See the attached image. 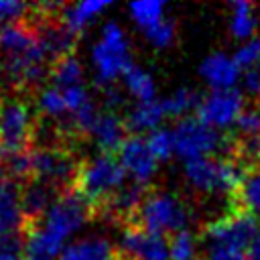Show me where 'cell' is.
I'll list each match as a JSON object with an SVG mask.
<instances>
[{"label":"cell","instance_id":"obj_1","mask_svg":"<svg viewBox=\"0 0 260 260\" xmlns=\"http://www.w3.org/2000/svg\"><path fill=\"white\" fill-rule=\"evenodd\" d=\"M126 183V171L116 154H93L81 158L73 189L89 203L91 213L122 185Z\"/></svg>","mask_w":260,"mask_h":260},{"label":"cell","instance_id":"obj_2","mask_svg":"<svg viewBox=\"0 0 260 260\" xmlns=\"http://www.w3.org/2000/svg\"><path fill=\"white\" fill-rule=\"evenodd\" d=\"M39 114L24 95H10L0 112V162L35 146Z\"/></svg>","mask_w":260,"mask_h":260},{"label":"cell","instance_id":"obj_3","mask_svg":"<svg viewBox=\"0 0 260 260\" xmlns=\"http://www.w3.org/2000/svg\"><path fill=\"white\" fill-rule=\"evenodd\" d=\"M189 221H191V211L183 199H179L175 193L150 187L130 223H136L148 232L171 238L179 232L189 230Z\"/></svg>","mask_w":260,"mask_h":260},{"label":"cell","instance_id":"obj_4","mask_svg":"<svg viewBox=\"0 0 260 260\" xmlns=\"http://www.w3.org/2000/svg\"><path fill=\"white\" fill-rule=\"evenodd\" d=\"M244 175L246 173L240 162L228 156H201L185 160V177L189 185L207 195L238 193Z\"/></svg>","mask_w":260,"mask_h":260},{"label":"cell","instance_id":"obj_5","mask_svg":"<svg viewBox=\"0 0 260 260\" xmlns=\"http://www.w3.org/2000/svg\"><path fill=\"white\" fill-rule=\"evenodd\" d=\"M258 219L252 217L250 213L238 209L223 213L221 217L213 219L205 232H203V242L205 250H232V252H248V246L258 230Z\"/></svg>","mask_w":260,"mask_h":260},{"label":"cell","instance_id":"obj_6","mask_svg":"<svg viewBox=\"0 0 260 260\" xmlns=\"http://www.w3.org/2000/svg\"><path fill=\"white\" fill-rule=\"evenodd\" d=\"M175 152L185 160L201 158V156H219L217 152L225 150V136L201 122L197 116L181 118L173 128Z\"/></svg>","mask_w":260,"mask_h":260},{"label":"cell","instance_id":"obj_7","mask_svg":"<svg viewBox=\"0 0 260 260\" xmlns=\"http://www.w3.org/2000/svg\"><path fill=\"white\" fill-rule=\"evenodd\" d=\"M93 65L98 69V79L102 83H110L118 75L126 71L132 63L128 55V43L124 39L122 28L116 22H108L102 32V41L93 47Z\"/></svg>","mask_w":260,"mask_h":260},{"label":"cell","instance_id":"obj_8","mask_svg":"<svg viewBox=\"0 0 260 260\" xmlns=\"http://www.w3.org/2000/svg\"><path fill=\"white\" fill-rule=\"evenodd\" d=\"M244 110H246L244 93L238 87H234V89H211L205 98H201V104L195 114L201 122L221 132L225 128L236 126Z\"/></svg>","mask_w":260,"mask_h":260},{"label":"cell","instance_id":"obj_9","mask_svg":"<svg viewBox=\"0 0 260 260\" xmlns=\"http://www.w3.org/2000/svg\"><path fill=\"white\" fill-rule=\"evenodd\" d=\"M120 260H171V244L167 236L148 232L136 223L122 225Z\"/></svg>","mask_w":260,"mask_h":260},{"label":"cell","instance_id":"obj_10","mask_svg":"<svg viewBox=\"0 0 260 260\" xmlns=\"http://www.w3.org/2000/svg\"><path fill=\"white\" fill-rule=\"evenodd\" d=\"M118 160L124 167V171L132 175V181L140 185H148V181L156 171V158L150 152L146 138L142 136L130 134L118 150Z\"/></svg>","mask_w":260,"mask_h":260},{"label":"cell","instance_id":"obj_11","mask_svg":"<svg viewBox=\"0 0 260 260\" xmlns=\"http://www.w3.org/2000/svg\"><path fill=\"white\" fill-rule=\"evenodd\" d=\"M199 73L211 89H234L242 79V69L236 63L234 55H225V53L207 55L201 61Z\"/></svg>","mask_w":260,"mask_h":260},{"label":"cell","instance_id":"obj_12","mask_svg":"<svg viewBox=\"0 0 260 260\" xmlns=\"http://www.w3.org/2000/svg\"><path fill=\"white\" fill-rule=\"evenodd\" d=\"M24 217L20 207V183L12 177L0 181V236L22 230Z\"/></svg>","mask_w":260,"mask_h":260},{"label":"cell","instance_id":"obj_13","mask_svg":"<svg viewBox=\"0 0 260 260\" xmlns=\"http://www.w3.org/2000/svg\"><path fill=\"white\" fill-rule=\"evenodd\" d=\"M128 130L124 124V118H120L116 112H102L98 116V122L93 126L91 138L98 142L100 150L106 154H118L120 146L128 138Z\"/></svg>","mask_w":260,"mask_h":260},{"label":"cell","instance_id":"obj_14","mask_svg":"<svg viewBox=\"0 0 260 260\" xmlns=\"http://www.w3.org/2000/svg\"><path fill=\"white\" fill-rule=\"evenodd\" d=\"M59 260H120V252L106 238H87L67 246Z\"/></svg>","mask_w":260,"mask_h":260},{"label":"cell","instance_id":"obj_15","mask_svg":"<svg viewBox=\"0 0 260 260\" xmlns=\"http://www.w3.org/2000/svg\"><path fill=\"white\" fill-rule=\"evenodd\" d=\"M165 118V110H162V102L154 100V102H146V104H138L126 118V130L128 134L140 136V132L144 130H152L158 126V122Z\"/></svg>","mask_w":260,"mask_h":260},{"label":"cell","instance_id":"obj_16","mask_svg":"<svg viewBox=\"0 0 260 260\" xmlns=\"http://www.w3.org/2000/svg\"><path fill=\"white\" fill-rule=\"evenodd\" d=\"M108 6H110L108 0H85V2H77V4H63L61 16L75 32H81Z\"/></svg>","mask_w":260,"mask_h":260},{"label":"cell","instance_id":"obj_17","mask_svg":"<svg viewBox=\"0 0 260 260\" xmlns=\"http://www.w3.org/2000/svg\"><path fill=\"white\" fill-rule=\"evenodd\" d=\"M258 30V16L250 2L238 0L232 4V18H230V32L240 39L242 43L256 37Z\"/></svg>","mask_w":260,"mask_h":260},{"label":"cell","instance_id":"obj_18","mask_svg":"<svg viewBox=\"0 0 260 260\" xmlns=\"http://www.w3.org/2000/svg\"><path fill=\"white\" fill-rule=\"evenodd\" d=\"M236 197L242 211L250 213L256 219L260 217V169H252L244 175Z\"/></svg>","mask_w":260,"mask_h":260},{"label":"cell","instance_id":"obj_19","mask_svg":"<svg viewBox=\"0 0 260 260\" xmlns=\"http://www.w3.org/2000/svg\"><path fill=\"white\" fill-rule=\"evenodd\" d=\"M199 104H201V98L197 91L189 87H179L167 100H162V110H165V116L169 118H187L189 112H197Z\"/></svg>","mask_w":260,"mask_h":260},{"label":"cell","instance_id":"obj_20","mask_svg":"<svg viewBox=\"0 0 260 260\" xmlns=\"http://www.w3.org/2000/svg\"><path fill=\"white\" fill-rule=\"evenodd\" d=\"M81 79H83V69H81L79 61L75 59V55L63 57L51 65L49 81H53L57 89H67V87L79 85Z\"/></svg>","mask_w":260,"mask_h":260},{"label":"cell","instance_id":"obj_21","mask_svg":"<svg viewBox=\"0 0 260 260\" xmlns=\"http://www.w3.org/2000/svg\"><path fill=\"white\" fill-rule=\"evenodd\" d=\"M122 75H124L126 87L132 91V95H136V98L140 100V104L154 102V93H156L154 81H152V77H150L144 69H140L138 65L130 63Z\"/></svg>","mask_w":260,"mask_h":260},{"label":"cell","instance_id":"obj_22","mask_svg":"<svg viewBox=\"0 0 260 260\" xmlns=\"http://www.w3.org/2000/svg\"><path fill=\"white\" fill-rule=\"evenodd\" d=\"M37 112H39V116L49 118V120L67 116L69 110H67L63 91L57 89L55 85L53 87H43L39 91V95H37Z\"/></svg>","mask_w":260,"mask_h":260},{"label":"cell","instance_id":"obj_23","mask_svg":"<svg viewBox=\"0 0 260 260\" xmlns=\"http://www.w3.org/2000/svg\"><path fill=\"white\" fill-rule=\"evenodd\" d=\"M169 244H171V260H199L197 258L199 242L191 230H185V232L171 236Z\"/></svg>","mask_w":260,"mask_h":260},{"label":"cell","instance_id":"obj_24","mask_svg":"<svg viewBox=\"0 0 260 260\" xmlns=\"http://www.w3.org/2000/svg\"><path fill=\"white\" fill-rule=\"evenodd\" d=\"M162 10L165 6L160 2H154V0H146V2H132L130 4V12H132V18L146 30L150 26H154L156 22L162 20Z\"/></svg>","mask_w":260,"mask_h":260},{"label":"cell","instance_id":"obj_25","mask_svg":"<svg viewBox=\"0 0 260 260\" xmlns=\"http://www.w3.org/2000/svg\"><path fill=\"white\" fill-rule=\"evenodd\" d=\"M234 59L240 65L242 73L244 71H256V69H260V37L256 35L254 39L242 43L236 49Z\"/></svg>","mask_w":260,"mask_h":260},{"label":"cell","instance_id":"obj_26","mask_svg":"<svg viewBox=\"0 0 260 260\" xmlns=\"http://www.w3.org/2000/svg\"><path fill=\"white\" fill-rule=\"evenodd\" d=\"M146 144H148V148L156 160H167L175 152L173 132L167 128H156L154 132H150V136L146 138Z\"/></svg>","mask_w":260,"mask_h":260},{"label":"cell","instance_id":"obj_27","mask_svg":"<svg viewBox=\"0 0 260 260\" xmlns=\"http://www.w3.org/2000/svg\"><path fill=\"white\" fill-rule=\"evenodd\" d=\"M236 128L244 136L256 140L260 136V106H246V110L242 112Z\"/></svg>","mask_w":260,"mask_h":260},{"label":"cell","instance_id":"obj_28","mask_svg":"<svg viewBox=\"0 0 260 260\" xmlns=\"http://www.w3.org/2000/svg\"><path fill=\"white\" fill-rule=\"evenodd\" d=\"M144 35H146V39H148L154 47L165 49V47H169V45L173 43V39H175V24H173L171 20H160V22H156L154 26L146 28Z\"/></svg>","mask_w":260,"mask_h":260},{"label":"cell","instance_id":"obj_29","mask_svg":"<svg viewBox=\"0 0 260 260\" xmlns=\"http://www.w3.org/2000/svg\"><path fill=\"white\" fill-rule=\"evenodd\" d=\"M28 10V4L24 2H12V0H0V26L16 22L20 18H24Z\"/></svg>","mask_w":260,"mask_h":260},{"label":"cell","instance_id":"obj_30","mask_svg":"<svg viewBox=\"0 0 260 260\" xmlns=\"http://www.w3.org/2000/svg\"><path fill=\"white\" fill-rule=\"evenodd\" d=\"M61 91H63V98H65V104H67L69 114H75V112L81 110L87 102H91V98L87 95V91H85L83 85H73V87L61 89Z\"/></svg>","mask_w":260,"mask_h":260},{"label":"cell","instance_id":"obj_31","mask_svg":"<svg viewBox=\"0 0 260 260\" xmlns=\"http://www.w3.org/2000/svg\"><path fill=\"white\" fill-rule=\"evenodd\" d=\"M242 83H244L246 93L258 98L260 95V69H256V71H244L242 73Z\"/></svg>","mask_w":260,"mask_h":260},{"label":"cell","instance_id":"obj_32","mask_svg":"<svg viewBox=\"0 0 260 260\" xmlns=\"http://www.w3.org/2000/svg\"><path fill=\"white\" fill-rule=\"evenodd\" d=\"M207 260H248V256H246V252L213 250V252H207Z\"/></svg>","mask_w":260,"mask_h":260},{"label":"cell","instance_id":"obj_33","mask_svg":"<svg viewBox=\"0 0 260 260\" xmlns=\"http://www.w3.org/2000/svg\"><path fill=\"white\" fill-rule=\"evenodd\" d=\"M104 98H106V104L110 106V112H114V110H116V106H122V102H124L122 93H120L114 85H110V83L104 87Z\"/></svg>","mask_w":260,"mask_h":260},{"label":"cell","instance_id":"obj_34","mask_svg":"<svg viewBox=\"0 0 260 260\" xmlns=\"http://www.w3.org/2000/svg\"><path fill=\"white\" fill-rule=\"evenodd\" d=\"M246 256H248V260H260V225H258V230H256V234L248 246Z\"/></svg>","mask_w":260,"mask_h":260},{"label":"cell","instance_id":"obj_35","mask_svg":"<svg viewBox=\"0 0 260 260\" xmlns=\"http://www.w3.org/2000/svg\"><path fill=\"white\" fill-rule=\"evenodd\" d=\"M254 152H256V156H258V160H260V136L254 140Z\"/></svg>","mask_w":260,"mask_h":260}]
</instances>
